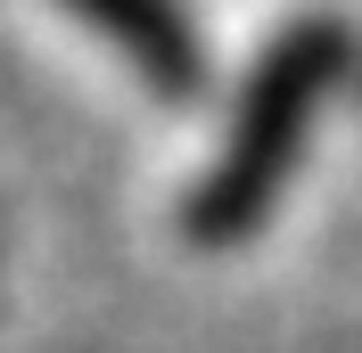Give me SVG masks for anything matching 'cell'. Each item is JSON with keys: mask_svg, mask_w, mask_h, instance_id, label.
<instances>
[{"mask_svg": "<svg viewBox=\"0 0 362 353\" xmlns=\"http://www.w3.org/2000/svg\"><path fill=\"white\" fill-rule=\"evenodd\" d=\"M321 74H329L321 33L280 42V58L255 74V90H247V124H239V148H230V164L214 173V189H206V222H214V230L247 222L255 198L280 181V164H288L296 132H305V107H313V90H321Z\"/></svg>", "mask_w": 362, "mask_h": 353, "instance_id": "cell-1", "label": "cell"}, {"mask_svg": "<svg viewBox=\"0 0 362 353\" xmlns=\"http://www.w3.org/2000/svg\"><path fill=\"white\" fill-rule=\"evenodd\" d=\"M90 17L107 25L115 42H124V58L148 66L165 90L189 83V25H181L173 0H90Z\"/></svg>", "mask_w": 362, "mask_h": 353, "instance_id": "cell-2", "label": "cell"}]
</instances>
